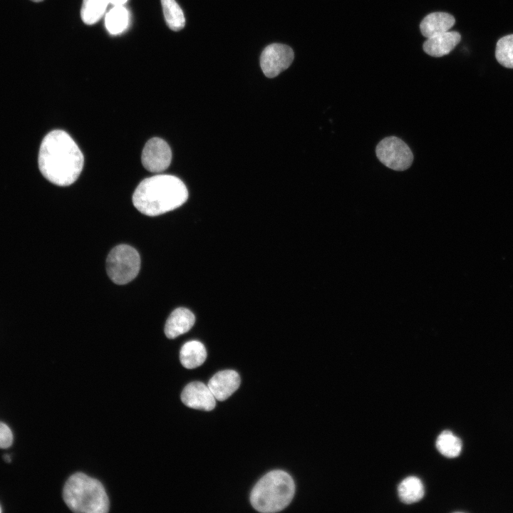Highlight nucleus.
Masks as SVG:
<instances>
[{
    "instance_id": "obj_1",
    "label": "nucleus",
    "mask_w": 513,
    "mask_h": 513,
    "mask_svg": "<svg viewBox=\"0 0 513 513\" xmlns=\"http://www.w3.org/2000/svg\"><path fill=\"white\" fill-rule=\"evenodd\" d=\"M38 161L39 170L46 180L58 186H68L80 175L84 158L66 132L55 130L43 139Z\"/></svg>"
},
{
    "instance_id": "obj_2",
    "label": "nucleus",
    "mask_w": 513,
    "mask_h": 513,
    "mask_svg": "<svg viewBox=\"0 0 513 513\" xmlns=\"http://www.w3.org/2000/svg\"><path fill=\"white\" fill-rule=\"evenodd\" d=\"M187 198L188 191L180 179L170 175H157L138 185L133 203L141 213L157 216L180 207Z\"/></svg>"
},
{
    "instance_id": "obj_3",
    "label": "nucleus",
    "mask_w": 513,
    "mask_h": 513,
    "mask_svg": "<svg viewBox=\"0 0 513 513\" xmlns=\"http://www.w3.org/2000/svg\"><path fill=\"white\" fill-rule=\"evenodd\" d=\"M295 492L292 477L283 470L266 474L255 484L250 494L253 507L263 513L281 511L291 502Z\"/></svg>"
},
{
    "instance_id": "obj_4",
    "label": "nucleus",
    "mask_w": 513,
    "mask_h": 513,
    "mask_svg": "<svg viewBox=\"0 0 513 513\" xmlns=\"http://www.w3.org/2000/svg\"><path fill=\"white\" fill-rule=\"evenodd\" d=\"M63 497L69 509L76 512L105 513L109 510V499L103 484L82 472L68 479Z\"/></svg>"
},
{
    "instance_id": "obj_5",
    "label": "nucleus",
    "mask_w": 513,
    "mask_h": 513,
    "mask_svg": "<svg viewBox=\"0 0 513 513\" xmlns=\"http://www.w3.org/2000/svg\"><path fill=\"white\" fill-rule=\"evenodd\" d=\"M140 268V257L135 249L128 244L115 247L106 259V270L117 284H125L134 279Z\"/></svg>"
},
{
    "instance_id": "obj_6",
    "label": "nucleus",
    "mask_w": 513,
    "mask_h": 513,
    "mask_svg": "<svg viewBox=\"0 0 513 513\" xmlns=\"http://www.w3.org/2000/svg\"><path fill=\"white\" fill-rule=\"evenodd\" d=\"M375 153L382 164L395 171L408 169L413 161V154L409 146L395 136L380 140L375 147Z\"/></svg>"
},
{
    "instance_id": "obj_7",
    "label": "nucleus",
    "mask_w": 513,
    "mask_h": 513,
    "mask_svg": "<svg viewBox=\"0 0 513 513\" xmlns=\"http://www.w3.org/2000/svg\"><path fill=\"white\" fill-rule=\"evenodd\" d=\"M294 57V51L289 46L281 43L270 44L261 53V70L266 77L274 78L291 66Z\"/></svg>"
},
{
    "instance_id": "obj_8",
    "label": "nucleus",
    "mask_w": 513,
    "mask_h": 513,
    "mask_svg": "<svg viewBox=\"0 0 513 513\" xmlns=\"http://www.w3.org/2000/svg\"><path fill=\"white\" fill-rule=\"evenodd\" d=\"M172 160V152L169 145L162 139L153 138L144 146L141 160L144 167L152 172L165 170Z\"/></svg>"
},
{
    "instance_id": "obj_9",
    "label": "nucleus",
    "mask_w": 513,
    "mask_h": 513,
    "mask_svg": "<svg viewBox=\"0 0 513 513\" xmlns=\"http://www.w3.org/2000/svg\"><path fill=\"white\" fill-rule=\"evenodd\" d=\"M182 402L187 407L209 411L214 408L216 399L208 385L199 381L188 383L181 394Z\"/></svg>"
},
{
    "instance_id": "obj_10",
    "label": "nucleus",
    "mask_w": 513,
    "mask_h": 513,
    "mask_svg": "<svg viewBox=\"0 0 513 513\" xmlns=\"http://www.w3.org/2000/svg\"><path fill=\"white\" fill-rule=\"evenodd\" d=\"M240 377L234 370H224L215 373L209 380L208 387L217 400H224L239 387Z\"/></svg>"
},
{
    "instance_id": "obj_11",
    "label": "nucleus",
    "mask_w": 513,
    "mask_h": 513,
    "mask_svg": "<svg viewBox=\"0 0 513 513\" xmlns=\"http://www.w3.org/2000/svg\"><path fill=\"white\" fill-rule=\"evenodd\" d=\"M460 40L458 32L448 31L428 38L423 43V50L431 56L441 57L452 51Z\"/></svg>"
},
{
    "instance_id": "obj_12",
    "label": "nucleus",
    "mask_w": 513,
    "mask_h": 513,
    "mask_svg": "<svg viewBox=\"0 0 513 513\" xmlns=\"http://www.w3.org/2000/svg\"><path fill=\"white\" fill-rule=\"evenodd\" d=\"M195 322L194 314L186 308L175 309L167 318L165 326V334L168 338H175L187 333Z\"/></svg>"
},
{
    "instance_id": "obj_13",
    "label": "nucleus",
    "mask_w": 513,
    "mask_h": 513,
    "mask_svg": "<svg viewBox=\"0 0 513 513\" xmlns=\"http://www.w3.org/2000/svg\"><path fill=\"white\" fill-rule=\"evenodd\" d=\"M455 19L446 12H433L426 16L420 23L422 34L428 38L448 31L455 24Z\"/></svg>"
},
{
    "instance_id": "obj_14",
    "label": "nucleus",
    "mask_w": 513,
    "mask_h": 513,
    "mask_svg": "<svg viewBox=\"0 0 513 513\" xmlns=\"http://www.w3.org/2000/svg\"><path fill=\"white\" fill-rule=\"evenodd\" d=\"M206 358V348L203 343L198 341L186 342L180 349V360L186 368H195L201 366Z\"/></svg>"
},
{
    "instance_id": "obj_15",
    "label": "nucleus",
    "mask_w": 513,
    "mask_h": 513,
    "mask_svg": "<svg viewBox=\"0 0 513 513\" xmlns=\"http://www.w3.org/2000/svg\"><path fill=\"white\" fill-rule=\"evenodd\" d=\"M398 496L405 504L420 501L424 496L425 489L422 481L417 477L410 476L403 480L398 487Z\"/></svg>"
},
{
    "instance_id": "obj_16",
    "label": "nucleus",
    "mask_w": 513,
    "mask_h": 513,
    "mask_svg": "<svg viewBox=\"0 0 513 513\" xmlns=\"http://www.w3.org/2000/svg\"><path fill=\"white\" fill-rule=\"evenodd\" d=\"M435 444L439 452L447 457H456L462 451L461 440L450 430L442 431L438 435Z\"/></svg>"
},
{
    "instance_id": "obj_17",
    "label": "nucleus",
    "mask_w": 513,
    "mask_h": 513,
    "mask_svg": "<svg viewBox=\"0 0 513 513\" xmlns=\"http://www.w3.org/2000/svg\"><path fill=\"white\" fill-rule=\"evenodd\" d=\"M161 4L168 27L175 31L182 29L185 19L182 10L175 0H161Z\"/></svg>"
},
{
    "instance_id": "obj_18",
    "label": "nucleus",
    "mask_w": 513,
    "mask_h": 513,
    "mask_svg": "<svg viewBox=\"0 0 513 513\" xmlns=\"http://www.w3.org/2000/svg\"><path fill=\"white\" fill-rule=\"evenodd\" d=\"M105 26L108 32L116 35L122 33L128 24V13L123 6H115L105 16Z\"/></svg>"
},
{
    "instance_id": "obj_19",
    "label": "nucleus",
    "mask_w": 513,
    "mask_h": 513,
    "mask_svg": "<svg viewBox=\"0 0 513 513\" xmlns=\"http://www.w3.org/2000/svg\"><path fill=\"white\" fill-rule=\"evenodd\" d=\"M110 0H83L81 16L86 24L97 22L103 15Z\"/></svg>"
},
{
    "instance_id": "obj_20",
    "label": "nucleus",
    "mask_w": 513,
    "mask_h": 513,
    "mask_svg": "<svg viewBox=\"0 0 513 513\" xmlns=\"http://www.w3.org/2000/svg\"><path fill=\"white\" fill-rule=\"evenodd\" d=\"M495 56L502 66L513 68V34L505 36L497 41Z\"/></svg>"
},
{
    "instance_id": "obj_21",
    "label": "nucleus",
    "mask_w": 513,
    "mask_h": 513,
    "mask_svg": "<svg viewBox=\"0 0 513 513\" xmlns=\"http://www.w3.org/2000/svg\"><path fill=\"white\" fill-rule=\"evenodd\" d=\"M13 433L9 427L0 422V448L9 447L13 442Z\"/></svg>"
},
{
    "instance_id": "obj_22",
    "label": "nucleus",
    "mask_w": 513,
    "mask_h": 513,
    "mask_svg": "<svg viewBox=\"0 0 513 513\" xmlns=\"http://www.w3.org/2000/svg\"><path fill=\"white\" fill-rule=\"evenodd\" d=\"M128 0H110V3L114 6H123Z\"/></svg>"
},
{
    "instance_id": "obj_23",
    "label": "nucleus",
    "mask_w": 513,
    "mask_h": 513,
    "mask_svg": "<svg viewBox=\"0 0 513 513\" xmlns=\"http://www.w3.org/2000/svg\"><path fill=\"white\" fill-rule=\"evenodd\" d=\"M4 457L5 461L7 462H9L11 460V457L9 455H5Z\"/></svg>"
},
{
    "instance_id": "obj_24",
    "label": "nucleus",
    "mask_w": 513,
    "mask_h": 513,
    "mask_svg": "<svg viewBox=\"0 0 513 513\" xmlns=\"http://www.w3.org/2000/svg\"><path fill=\"white\" fill-rule=\"evenodd\" d=\"M31 1H33V2H41V1H43V0H31Z\"/></svg>"
},
{
    "instance_id": "obj_25",
    "label": "nucleus",
    "mask_w": 513,
    "mask_h": 513,
    "mask_svg": "<svg viewBox=\"0 0 513 513\" xmlns=\"http://www.w3.org/2000/svg\"><path fill=\"white\" fill-rule=\"evenodd\" d=\"M1 512V507H0V512Z\"/></svg>"
}]
</instances>
